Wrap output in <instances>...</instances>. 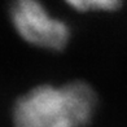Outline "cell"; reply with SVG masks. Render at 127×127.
Listing matches in <instances>:
<instances>
[{
  "instance_id": "6da1fadb",
  "label": "cell",
  "mask_w": 127,
  "mask_h": 127,
  "mask_svg": "<svg viewBox=\"0 0 127 127\" xmlns=\"http://www.w3.org/2000/svg\"><path fill=\"white\" fill-rule=\"evenodd\" d=\"M95 109L96 96L86 83L40 86L17 101L13 119L16 127H84Z\"/></svg>"
},
{
  "instance_id": "7a4b0ae2",
  "label": "cell",
  "mask_w": 127,
  "mask_h": 127,
  "mask_svg": "<svg viewBox=\"0 0 127 127\" xmlns=\"http://www.w3.org/2000/svg\"><path fill=\"white\" fill-rule=\"evenodd\" d=\"M9 13L16 31L27 43L51 51L67 44L69 26L52 16L40 0H13Z\"/></svg>"
},
{
  "instance_id": "3957f363",
  "label": "cell",
  "mask_w": 127,
  "mask_h": 127,
  "mask_svg": "<svg viewBox=\"0 0 127 127\" xmlns=\"http://www.w3.org/2000/svg\"><path fill=\"white\" fill-rule=\"evenodd\" d=\"M69 7L79 12H112L121 7L122 0H64Z\"/></svg>"
}]
</instances>
